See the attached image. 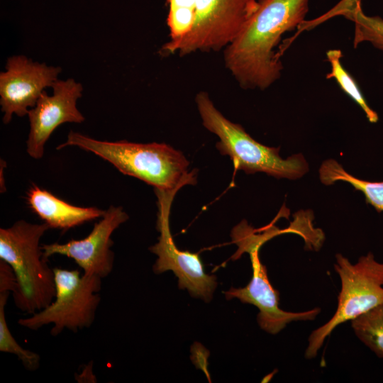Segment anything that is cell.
I'll use <instances>...</instances> for the list:
<instances>
[{"mask_svg": "<svg viewBox=\"0 0 383 383\" xmlns=\"http://www.w3.org/2000/svg\"><path fill=\"white\" fill-rule=\"evenodd\" d=\"M309 0H258V5L237 38L224 52L226 67L243 89H265L283 70L274 49L287 32L300 27Z\"/></svg>", "mask_w": 383, "mask_h": 383, "instance_id": "cell-1", "label": "cell"}, {"mask_svg": "<svg viewBox=\"0 0 383 383\" xmlns=\"http://www.w3.org/2000/svg\"><path fill=\"white\" fill-rule=\"evenodd\" d=\"M76 146L112 164L121 173L136 177L155 189L172 190L196 183V171L183 153L165 143H136L126 140L102 141L70 131L57 150Z\"/></svg>", "mask_w": 383, "mask_h": 383, "instance_id": "cell-2", "label": "cell"}, {"mask_svg": "<svg viewBox=\"0 0 383 383\" xmlns=\"http://www.w3.org/2000/svg\"><path fill=\"white\" fill-rule=\"evenodd\" d=\"M49 228L45 223L20 220L0 229V260L11 267L17 280L13 301L17 309L28 314L43 309L55 296L54 270L47 264L40 245Z\"/></svg>", "mask_w": 383, "mask_h": 383, "instance_id": "cell-3", "label": "cell"}, {"mask_svg": "<svg viewBox=\"0 0 383 383\" xmlns=\"http://www.w3.org/2000/svg\"><path fill=\"white\" fill-rule=\"evenodd\" d=\"M195 100L204 126L219 138L217 149L221 154L230 157L235 170L248 174L262 172L278 179H289L300 178L308 172V163L301 154L282 158L279 148L258 143L240 124L227 119L206 92L198 93Z\"/></svg>", "mask_w": 383, "mask_h": 383, "instance_id": "cell-4", "label": "cell"}, {"mask_svg": "<svg viewBox=\"0 0 383 383\" xmlns=\"http://www.w3.org/2000/svg\"><path fill=\"white\" fill-rule=\"evenodd\" d=\"M335 259L334 269L341 282L337 309L328 322L309 335L305 351L307 359L316 356L326 338L338 326L383 304V263L377 262L372 252L361 256L355 264L339 253Z\"/></svg>", "mask_w": 383, "mask_h": 383, "instance_id": "cell-5", "label": "cell"}, {"mask_svg": "<svg viewBox=\"0 0 383 383\" xmlns=\"http://www.w3.org/2000/svg\"><path fill=\"white\" fill-rule=\"evenodd\" d=\"M55 281V296L43 309L21 318L18 324L31 331L52 325L50 334L57 336L64 330L77 332L89 328L94 321L96 310L101 302L99 294L101 278L88 275L77 270L53 268Z\"/></svg>", "mask_w": 383, "mask_h": 383, "instance_id": "cell-6", "label": "cell"}, {"mask_svg": "<svg viewBox=\"0 0 383 383\" xmlns=\"http://www.w3.org/2000/svg\"><path fill=\"white\" fill-rule=\"evenodd\" d=\"M273 235L272 231L257 235L245 221L233 228L231 233L233 241L239 247L235 256L243 252L249 253L252 275L247 286L243 288L232 287L224 294L227 300L236 298L243 303L256 306L259 309L257 319L261 329L275 335L292 321L315 319L321 309L316 307L303 312H290L279 307V292L272 286L267 268L259 257L261 245Z\"/></svg>", "mask_w": 383, "mask_h": 383, "instance_id": "cell-7", "label": "cell"}, {"mask_svg": "<svg viewBox=\"0 0 383 383\" xmlns=\"http://www.w3.org/2000/svg\"><path fill=\"white\" fill-rule=\"evenodd\" d=\"M257 5V0H196L192 30L177 43L164 44L160 52L186 55L226 48L239 35Z\"/></svg>", "mask_w": 383, "mask_h": 383, "instance_id": "cell-8", "label": "cell"}, {"mask_svg": "<svg viewBox=\"0 0 383 383\" xmlns=\"http://www.w3.org/2000/svg\"><path fill=\"white\" fill-rule=\"evenodd\" d=\"M181 188L172 190L155 189L158 206L157 228L160 235L158 242L150 248V252L157 256L152 269L155 274L172 271L178 278L180 289H185L191 296L209 302L217 286L216 277L205 272L198 254L179 250L170 231L171 205Z\"/></svg>", "mask_w": 383, "mask_h": 383, "instance_id": "cell-9", "label": "cell"}, {"mask_svg": "<svg viewBox=\"0 0 383 383\" xmlns=\"http://www.w3.org/2000/svg\"><path fill=\"white\" fill-rule=\"evenodd\" d=\"M5 68L0 73V104L6 124L13 114L27 115L45 89L58 79L61 72L59 67L33 62L24 55L8 58Z\"/></svg>", "mask_w": 383, "mask_h": 383, "instance_id": "cell-10", "label": "cell"}, {"mask_svg": "<svg viewBox=\"0 0 383 383\" xmlns=\"http://www.w3.org/2000/svg\"><path fill=\"white\" fill-rule=\"evenodd\" d=\"M52 94L43 92L28 116L30 131L26 142V151L34 159H40L44 146L53 131L65 123H81L84 116L77 107L83 87L74 79H57L52 86Z\"/></svg>", "mask_w": 383, "mask_h": 383, "instance_id": "cell-11", "label": "cell"}, {"mask_svg": "<svg viewBox=\"0 0 383 383\" xmlns=\"http://www.w3.org/2000/svg\"><path fill=\"white\" fill-rule=\"evenodd\" d=\"M128 218L121 207L111 206L86 238L42 245L43 257L47 260L56 254L65 255L74 260L83 274L105 278L111 273L113 266L111 235Z\"/></svg>", "mask_w": 383, "mask_h": 383, "instance_id": "cell-12", "label": "cell"}, {"mask_svg": "<svg viewBox=\"0 0 383 383\" xmlns=\"http://www.w3.org/2000/svg\"><path fill=\"white\" fill-rule=\"evenodd\" d=\"M30 208L50 228L67 231L87 221L101 218L106 211L96 207H79L72 205L33 185L27 193Z\"/></svg>", "mask_w": 383, "mask_h": 383, "instance_id": "cell-13", "label": "cell"}, {"mask_svg": "<svg viewBox=\"0 0 383 383\" xmlns=\"http://www.w3.org/2000/svg\"><path fill=\"white\" fill-rule=\"evenodd\" d=\"M318 172L320 180L325 185L330 186L338 181L348 182L364 194L367 204L378 212H383V181L370 182L355 177L333 159L323 162Z\"/></svg>", "mask_w": 383, "mask_h": 383, "instance_id": "cell-14", "label": "cell"}, {"mask_svg": "<svg viewBox=\"0 0 383 383\" xmlns=\"http://www.w3.org/2000/svg\"><path fill=\"white\" fill-rule=\"evenodd\" d=\"M360 2L336 9L334 13L344 16L354 23V48L367 42L383 51V18L365 14Z\"/></svg>", "mask_w": 383, "mask_h": 383, "instance_id": "cell-15", "label": "cell"}, {"mask_svg": "<svg viewBox=\"0 0 383 383\" xmlns=\"http://www.w3.org/2000/svg\"><path fill=\"white\" fill-rule=\"evenodd\" d=\"M342 57V51L339 49L326 52V58L331 65V71L326 74V79H334L340 89L362 109L368 121L377 123L379 120L377 113L367 103L357 82L343 67Z\"/></svg>", "mask_w": 383, "mask_h": 383, "instance_id": "cell-16", "label": "cell"}, {"mask_svg": "<svg viewBox=\"0 0 383 383\" xmlns=\"http://www.w3.org/2000/svg\"><path fill=\"white\" fill-rule=\"evenodd\" d=\"M356 336L383 358V304L351 321Z\"/></svg>", "mask_w": 383, "mask_h": 383, "instance_id": "cell-17", "label": "cell"}, {"mask_svg": "<svg viewBox=\"0 0 383 383\" xmlns=\"http://www.w3.org/2000/svg\"><path fill=\"white\" fill-rule=\"evenodd\" d=\"M169 12L167 23L170 40L167 45L181 41L192 30L196 18V0H166Z\"/></svg>", "mask_w": 383, "mask_h": 383, "instance_id": "cell-18", "label": "cell"}, {"mask_svg": "<svg viewBox=\"0 0 383 383\" xmlns=\"http://www.w3.org/2000/svg\"><path fill=\"white\" fill-rule=\"evenodd\" d=\"M9 296V292L0 293V351L16 355L26 370L35 371L40 366V355L22 348L8 327L5 316V306Z\"/></svg>", "mask_w": 383, "mask_h": 383, "instance_id": "cell-19", "label": "cell"}, {"mask_svg": "<svg viewBox=\"0 0 383 383\" xmlns=\"http://www.w3.org/2000/svg\"><path fill=\"white\" fill-rule=\"evenodd\" d=\"M16 288L17 280L11 267L5 261L0 260V293L13 294Z\"/></svg>", "mask_w": 383, "mask_h": 383, "instance_id": "cell-20", "label": "cell"}]
</instances>
